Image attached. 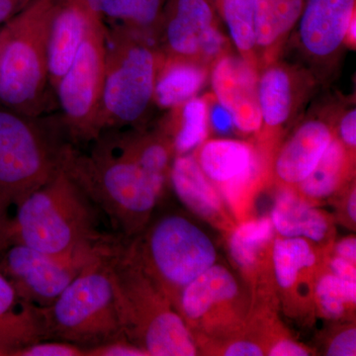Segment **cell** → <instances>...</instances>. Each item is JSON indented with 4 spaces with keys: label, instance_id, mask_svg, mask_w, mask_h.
<instances>
[{
    "label": "cell",
    "instance_id": "15",
    "mask_svg": "<svg viewBox=\"0 0 356 356\" xmlns=\"http://www.w3.org/2000/svg\"><path fill=\"white\" fill-rule=\"evenodd\" d=\"M194 156L206 177L229 203H236L242 197L261 170V156L252 145L243 140H205Z\"/></svg>",
    "mask_w": 356,
    "mask_h": 356
},
{
    "label": "cell",
    "instance_id": "28",
    "mask_svg": "<svg viewBox=\"0 0 356 356\" xmlns=\"http://www.w3.org/2000/svg\"><path fill=\"white\" fill-rule=\"evenodd\" d=\"M172 111L168 130L172 137L175 152L188 154L205 142L209 134L207 97L195 96Z\"/></svg>",
    "mask_w": 356,
    "mask_h": 356
},
{
    "label": "cell",
    "instance_id": "7",
    "mask_svg": "<svg viewBox=\"0 0 356 356\" xmlns=\"http://www.w3.org/2000/svg\"><path fill=\"white\" fill-rule=\"evenodd\" d=\"M105 36L99 131L140 127L154 103V86L163 57L151 40L109 28Z\"/></svg>",
    "mask_w": 356,
    "mask_h": 356
},
{
    "label": "cell",
    "instance_id": "40",
    "mask_svg": "<svg viewBox=\"0 0 356 356\" xmlns=\"http://www.w3.org/2000/svg\"><path fill=\"white\" fill-rule=\"evenodd\" d=\"M35 0H0V26L31 6Z\"/></svg>",
    "mask_w": 356,
    "mask_h": 356
},
{
    "label": "cell",
    "instance_id": "8",
    "mask_svg": "<svg viewBox=\"0 0 356 356\" xmlns=\"http://www.w3.org/2000/svg\"><path fill=\"white\" fill-rule=\"evenodd\" d=\"M124 245L173 308L182 289L217 261L212 240L181 215L161 218Z\"/></svg>",
    "mask_w": 356,
    "mask_h": 356
},
{
    "label": "cell",
    "instance_id": "6",
    "mask_svg": "<svg viewBox=\"0 0 356 356\" xmlns=\"http://www.w3.org/2000/svg\"><path fill=\"white\" fill-rule=\"evenodd\" d=\"M72 143L58 115L0 109V192L16 205L64 168Z\"/></svg>",
    "mask_w": 356,
    "mask_h": 356
},
{
    "label": "cell",
    "instance_id": "18",
    "mask_svg": "<svg viewBox=\"0 0 356 356\" xmlns=\"http://www.w3.org/2000/svg\"><path fill=\"white\" fill-rule=\"evenodd\" d=\"M93 13L83 0H57L47 44L49 81L53 90L79 50Z\"/></svg>",
    "mask_w": 356,
    "mask_h": 356
},
{
    "label": "cell",
    "instance_id": "32",
    "mask_svg": "<svg viewBox=\"0 0 356 356\" xmlns=\"http://www.w3.org/2000/svg\"><path fill=\"white\" fill-rule=\"evenodd\" d=\"M208 122L209 129H212L218 134L226 135L235 129L234 118L228 110L217 102L214 95H208Z\"/></svg>",
    "mask_w": 356,
    "mask_h": 356
},
{
    "label": "cell",
    "instance_id": "29",
    "mask_svg": "<svg viewBox=\"0 0 356 356\" xmlns=\"http://www.w3.org/2000/svg\"><path fill=\"white\" fill-rule=\"evenodd\" d=\"M215 6L238 55L259 70L255 38L257 0H215Z\"/></svg>",
    "mask_w": 356,
    "mask_h": 356
},
{
    "label": "cell",
    "instance_id": "20",
    "mask_svg": "<svg viewBox=\"0 0 356 356\" xmlns=\"http://www.w3.org/2000/svg\"><path fill=\"white\" fill-rule=\"evenodd\" d=\"M306 0H257L255 38L259 70L280 60Z\"/></svg>",
    "mask_w": 356,
    "mask_h": 356
},
{
    "label": "cell",
    "instance_id": "27",
    "mask_svg": "<svg viewBox=\"0 0 356 356\" xmlns=\"http://www.w3.org/2000/svg\"><path fill=\"white\" fill-rule=\"evenodd\" d=\"M274 232L270 218L250 220L235 227L229 236V248L236 266L248 274L257 271L273 241Z\"/></svg>",
    "mask_w": 356,
    "mask_h": 356
},
{
    "label": "cell",
    "instance_id": "11",
    "mask_svg": "<svg viewBox=\"0 0 356 356\" xmlns=\"http://www.w3.org/2000/svg\"><path fill=\"white\" fill-rule=\"evenodd\" d=\"M108 245L92 254L56 257L13 243L0 257V273L13 284L21 300L46 308L58 299L86 264Z\"/></svg>",
    "mask_w": 356,
    "mask_h": 356
},
{
    "label": "cell",
    "instance_id": "43",
    "mask_svg": "<svg viewBox=\"0 0 356 356\" xmlns=\"http://www.w3.org/2000/svg\"><path fill=\"white\" fill-rule=\"evenodd\" d=\"M356 16H353L351 19L350 25H348V31H346V46L350 47V48H355L356 44Z\"/></svg>",
    "mask_w": 356,
    "mask_h": 356
},
{
    "label": "cell",
    "instance_id": "41",
    "mask_svg": "<svg viewBox=\"0 0 356 356\" xmlns=\"http://www.w3.org/2000/svg\"><path fill=\"white\" fill-rule=\"evenodd\" d=\"M334 255L348 259L353 264L356 261V240L355 236L343 238L334 245Z\"/></svg>",
    "mask_w": 356,
    "mask_h": 356
},
{
    "label": "cell",
    "instance_id": "24",
    "mask_svg": "<svg viewBox=\"0 0 356 356\" xmlns=\"http://www.w3.org/2000/svg\"><path fill=\"white\" fill-rule=\"evenodd\" d=\"M274 277L278 287L288 296L300 294V289L315 283L318 257L310 241L280 236L271 247Z\"/></svg>",
    "mask_w": 356,
    "mask_h": 356
},
{
    "label": "cell",
    "instance_id": "13",
    "mask_svg": "<svg viewBox=\"0 0 356 356\" xmlns=\"http://www.w3.org/2000/svg\"><path fill=\"white\" fill-rule=\"evenodd\" d=\"M315 79L305 67L280 60L259 70V133L264 142L273 143L283 129L295 120L313 90Z\"/></svg>",
    "mask_w": 356,
    "mask_h": 356
},
{
    "label": "cell",
    "instance_id": "39",
    "mask_svg": "<svg viewBox=\"0 0 356 356\" xmlns=\"http://www.w3.org/2000/svg\"><path fill=\"white\" fill-rule=\"evenodd\" d=\"M329 271L341 280L356 282L355 264L334 255L329 262Z\"/></svg>",
    "mask_w": 356,
    "mask_h": 356
},
{
    "label": "cell",
    "instance_id": "10",
    "mask_svg": "<svg viewBox=\"0 0 356 356\" xmlns=\"http://www.w3.org/2000/svg\"><path fill=\"white\" fill-rule=\"evenodd\" d=\"M213 0H168L154 34L163 58L194 60L211 67L229 53Z\"/></svg>",
    "mask_w": 356,
    "mask_h": 356
},
{
    "label": "cell",
    "instance_id": "26",
    "mask_svg": "<svg viewBox=\"0 0 356 356\" xmlns=\"http://www.w3.org/2000/svg\"><path fill=\"white\" fill-rule=\"evenodd\" d=\"M351 168L353 153L334 135L315 170L297 185L296 191L307 200L330 197L343 186Z\"/></svg>",
    "mask_w": 356,
    "mask_h": 356
},
{
    "label": "cell",
    "instance_id": "19",
    "mask_svg": "<svg viewBox=\"0 0 356 356\" xmlns=\"http://www.w3.org/2000/svg\"><path fill=\"white\" fill-rule=\"evenodd\" d=\"M175 193L191 212L220 228H232L221 192L192 154H177L170 173Z\"/></svg>",
    "mask_w": 356,
    "mask_h": 356
},
{
    "label": "cell",
    "instance_id": "14",
    "mask_svg": "<svg viewBox=\"0 0 356 356\" xmlns=\"http://www.w3.org/2000/svg\"><path fill=\"white\" fill-rule=\"evenodd\" d=\"M210 67L213 95L232 114L236 130L259 134L261 128L259 70L229 51L218 58Z\"/></svg>",
    "mask_w": 356,
    "mask_h": 356
},
{
    "label": "cell",
    "instance_id": "35",
    "mask_svg": "<svg viewBox=\"0 0 356 356\" xmlns=\"http://www.w3.org/2000/svg\"><path fill=\"white\" fill-rule=\"evenodd\" d=\"M329 356H355L356 355V330L348 327L334 337L327 348Z\"/></svg>",
    "mask_w": 356,
    "mask_h": 356
},
{
    "label": "cell",
    "instance_id": "37",
    "mask_svg": "<svg viewBox=\"0 0 356 356\" xmlns=\"http://www.w3.org/2000/svg\"><path fill=\"white\" fill-rule=\"evenodd\" d=\"M222 355L226 356H261L266 355V350L261 344L250 339H240L228 344L222 350Z\"/></svg>",
    "mask_w": 356,
    "mask_h": 356
},
{
    "label": "cell",
    "instance_id": "1",
    "mask_svg": "<svg viewBox=\"0 0 356 356\" xmlns=\"http://www.w3.org/2000/svg\"><path fill=\"white\" fill-rule=\"evenodd\" d=\"M139 128L102 131L86 144V151L70 147L64 165L123 241L147 226L166 182L140 163Z\"/></svg>",
    "mask_w": 356,
    "mask_h": 356
},
{
    "label": "cell",
    "instance_id": "34",
    "mask_svg": "<svg viewBox=\"0 0 356 356\" xmlns=\"http://www.w3.org/2000/svg\"><path fill=\"white\" fill-rule=\"evenodd\" d=\"M86 356H149L139 346L126 339H117L86 351Z\"/></svg>",
    "mask_w": 356,
    "mask_h": 356
},
{
    "label": "cell",
    "instance_id": "4",
    "mask_svg": "<svg viewBox=\"0 0 356 356\" xmlns=\"http://www.w3.org/2000/svg\"><path fill=\"white\" fill-rule=\"evenodd\" d=\"M56 1L35 0L0 26L1 108L29 117L48 114L47 44Z\"/></svg>",
    "mask_w": 356,
    "mask_h": 356
},
{
    "label": "cell",
    "instance_id": "21",
    "mask_svg": "<svg viewBox=\"0 0 356 356\" xmlns=\"http://www.w3.org/2000/svg\"><path fill=\"white\" fill-rule=\"evenodd\" d=\"M270 220L276 233L285 238H303L312 243H323L332 235L329 217L293 187H286L278 193Z\"/></svg>",
    "mask_w": 356,
    "mask_h": 356
},
{
    "label": "cell",
    "instance_id": "9",
    "mask_svg": "<svg viewBox=\"0 0 356 356\" xmlns=\"http://www.w3.org/2000/svg\"><path fill=\"white\" fill-rule=\"evenodd\" d=\"M106 28L93 13L74 62L55 88L58 118L74 146L99 134Z\"/></svg>",
    "mask_w": 356,
    "mask_h": 356
},
{
    "label": "cell",
    "instance_id": "30",
    "mask_svg": "<svg viewBox=\"0 0 356 356\" xmlns=\"http://www.w3.org/2000/svg\"><path fill=\"white\" fill-rule=\"evenodd\" d=\"M314 295L321 313L332 320H339L348 309L355 307L356 282L341 280L331 271L318 274Z\"/></svg>",
    "mask_w": 356,
    "mask_h": 356
},
{
    "label": "cell",
    "instance_id": "12",
    "mask_svg": "<svg viewBox=\"0 0 356 356\" xmlns=\"http://www.w3.org/2000/svg\"><path fill=\"white\" fill-rule=\"evenodd\" d=\"M356 0H306L291 38L315 79L327 77L337 64Z\"/></svg>",
    "mask_w": 356,
    "mask_h": 356
},
{
    "label": "cell",
    "instance_id": "2",
    "mask_svg": "<svg viewBox=\"0 0 356 356\" xmlns=\"http://www.w3.org/2000/svg\"><path fill=\"white\" fill-rule=\"evenodd\" d=\"M15 206L11 243L44 254L56 257L92 254L117 238L100 231L102 213L65 168Z\"/></svg>",
    "mask_w": 356,
    "mask_h": 356
},
{
    "label": "cell",
    "instance_id": "31",
    "mask_svg": "<svg viewBox=\"0 0 356 356\" xmlns=\"http://www.w3.org/2000/svg\"><path fill=\"white\" fill-rule=\"evenodd\" d=\"M10 356H86V353L74 344L44 339L13 351Z\"/></svg>",
    "mask_w": 356,
    "mask_h": 356
},
{
    "label": "cell",
    "instance_id": "42",
    "mask_svg": "<svg viewBox=\"0 0 356 356\" xmlns=\"http://www.w3.org/2000/svg\"><path fill=\"white\" fill-rule=\"evenodd\" d=\"M346 214L350 218V222L355 224L356 222V191L355 187L351 189L348 200H346Z\"/></svg>",
    "mask_w": 356,
    "mask_h": 356
},
{
    "label": "cell",
    "instance_id": "25",
    "mask_svg": "<svg viewBox=\"0 0 356 356\" xmlns=\"http://www.w3.org/2000/svg\"><path fill=\"white\" fill-rule=\"evenodd\" d=\"M208 72L209 67L201 63L161 58L154 86V103L163 109L177 108L197 96L207 81Z\"/></svg>",
    "mask_w": 356,
    "mask_h": 356
},
{
    "label": "cell",
    "instance_id": "33",
    "mask_svg": "<svg viewBox=\"0 0 356 356\" xmlns=\"http://www.w3.org/2000/svg\"><path fill=\"white\" fill-rule=\"evenodd\" d=\"M337 139L341 140L344 147L355 154L356 147V109L350 107L343 110L337 121Z\"/></svg>",
    "mask_w": 356,
    "mask_h": 356
},
{
    "label": "cell",
    "instance_id": "16",
    "mask_svg": "<svg viewBox=\"0 0 356 356\" xmlns=\"http://www.w3.org/2000/svg\"><path fill=\"white\" fill-rule=\"evenodd\" d=\"M334 136L332 119L320 116L302 122L274 154V177L288 187L301 184L315 170Z\"/></svg>",
    "mask_w": 356,
    "mask_h": 356
},
{
    "label": "cell",
    "instance_id": "44",
    "mask_svg": "<svg viewBox=\"0 0 356 356\" xmlns=\"http://www.w3.org/2000/svg\"><path fill=\"white\" fill-rule=\"evenodd\" d=\"M213 1H214V3H215V0H213Z\"/></svg>",
    "mask_w": 356,
    "mask_h": 356
},
{
    "label": "cell",
    "instance_id": "23",
    "mask_svg": "<svg viewBox=\"0 0 356 356\" xmlns=\"http://www.w3.org/2000/svg\"><path fill=\"white\" fill-rule=\"evenodd\" d=\"M109 29L123 30L151 40L168 0H83Z\"/></svg>",
    "mask_w": 356,
    "mask_h": 356
},
{
    "label": "cell",
    "instance_id": "36",
    "mask_svg": "<svg viewBox=\"0 0 356 356\" xmlns=\"http://www.w3.org/2000/svg\"><path fill=\"white\" fill-rule=\"evenodd\" d=\"M14 204L6 194L0 192V257L13 245L11 243L10 208Z\"/></svg>",
    "mask_w": 356,
    "mask_h": 356
},
{
    "label": "cell",
    "instance_id": "5",
    "mask_svg": "<svg viewBox=\"0 0 356 356\" xmlns=\"http://www.w3.org/2000/svg\"><path fill=\"white\" fill-rule=\"evenodd\" d=\"M110 243L89 261L58 299L39 308L43 341H65L86 350L125 339L109 267Z\"/></svg>",
    "mask_w": 356,
    "mask_h": 356
},
{
    "label": "cell",
    "instance_id": "3",
    "mask_svg": "<svg viewBox=\"0 0 356 356\" xmlns=\"http://www.w3.org/2000/svg\"><path fill=\"white\" fill-rule=\"evenodd\" d=\"M109 267L125 339L149 356L197 355L188 325L128 254L123 240L114 243Z\"/></svg>",
    "mask_w": 356,
    "mask_h": 356
},
{
    "label": "cell",
    "instance_id": "17",
    "mask_svg": "<svg viewBox=\"0 0 356 356\" xmlns=\"http://www.w3.org/2000/svg\"><path fill=\"white\" fill-rule=\"evenodd\" d=\"M240 294L238 281L226 267L215 264L180 293L175 311L191 327L210 325L218 313L233 306Z\"/></svg>",
    "mask_w": 356,
    "mask_h": 356
},
{
    "label": "cell",
    "instance_id": "38",
    "mask_svg": "<svg viewBox=\"0 0 356 356\" xmlns=\"http://www.w3.org/2000/svg\"><path fill=\"white\" fill-rule=\"evenodd\" d=\"M270 356H307L310 355V350L305 346L289 339H281L271 344L266 353Z\"/></svg>",
    "mask_w": 356,
    "mask_h": 356
},
{
    "label": "cell",
    "instance_id": "22",
    "mask_svg": "<svg viewBox=\"0 0 356 356\" xmlns=\"http://www.w3.org/2000/svg\"><path fill=\"white\" fill-rule=\"evenodd\" d=\"M43 341L38 307L20 299L6 276L0 273V356Z\"/></svg>",
    "mask_w": 356,
    "mask_h": 356
}]
</instances>
